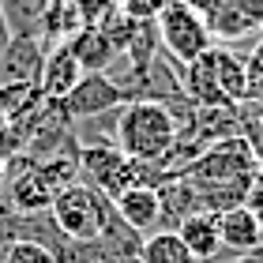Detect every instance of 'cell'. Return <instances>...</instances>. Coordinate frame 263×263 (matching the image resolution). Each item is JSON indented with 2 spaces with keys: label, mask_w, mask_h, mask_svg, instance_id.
Returning a JSON list of instances; mask_svg holds the SVG:
<instances>
[{
  "label": "cell",
  "mask_w": 263,
  "mask_h": 263,
  "mask_svg": "<svg viewBox=\"0 0 263 263\" xmlns=\"http://www.w3.org/2000/svg\"><path fill=\"white\" fill-rule=\"evenodd\" d=\"M252 214H256V222H259V233H263V207H259V211H252Z\"/></svg>",
  "instance_id": "4dcf8cb0"
},
{
  "label": "cell",
  "mask_w": 263,
  "mask_h": 263,
  "mask_svg": "<svg viewBox=\"0 0 263 263\" xmlns=\"http://www.w3.org/2000/svg\"><path fill=\"white\" fill-rule=\"evenodd\" d=\"M79 27H105L113 15H121V0H68Z\"/></svg>",
  "instance_id": "d6986e66"
},
{
  "label": "cell",
  "mask_w": 263,
  "mask_h": 263,
  "mask_svg": "<svg viewBox=\"0 0 263 263\" xmlns=\"http://www.w3.org/2000/svg\"><path fill=\"white\" fill-rule=\"evenodd\" d=\"M165 0H121V11L128 19H154Z\"/></svg>",
  "instance_id": "cb8c5ba5"
},
{
  "label": "cell",
  "mask_w": 263,
  "mask_h": 263,
  "mask_svg": "<svg viewBox=\"0 0 263 263\" xmlns=\"http://www.w3.org/2000/svg\"><path fill=\"white\" fill-rule=\"evenodd\" d=\"M128 102H132V94L109 76V71H87V76L71 87V94H68L61 105H64V113H68V121L79 124V121H90V117L124 109Z\"/></svg>",
  "instance_id": "52a82bcc"
},
{
  "label": "cell",
  "mask_w": 263,
  "mask_h": 263,
  "mask_svg": "<svg viewBox=\"0 0 263 263\" xmlns=\"http://www.w3.org/2000/svg\"><path fill=\"white\" fill-rule=\"evenodd\" d=\"M203 61H207L211 76H214V87L222 90L226 102L241 105L248 98V57L226 49V45H211V49L203 53Z\"/></svg>",
  "instance_id": "9c48e42d"
},
{
  "label": "cell",
  "mask_w": 263,
  "mask_h": 263,
  "mask_svg": "<svg viewBox=\"0 0 263 263\" xmlns=\"http://www.w3.org/2000/svg\"><path fill=\"white\" fill-rule=\"evenodd\" d=\"M4 199L15 214H42L53 207V199L64 188L79 184V162L76 158H45V162H27L19 158L8 162V181H4Z\"/></svg>",
  "instance_id": "7a4b0ae2"
},
{
  "label": "cell",
  "mask_w": 263,
  "mask_h": 263,
  "mask_svg": "<svg viewBox=\"0 0 263 263\" xmlns=\"http://www.w3.org/2000/svg\"><path fill=\"white\" fill-rule=\"evenodd\" d=\"M4 124H8V121H4V117H0V132H4Z\"/></svg>",
  "instance_id": "1f68e13d"
},
{
  "label": "cell",
  "mask_w": 263,
  "mask_h": 263,
  "mask_svg": "<svg viewBox=\"0 0 263 263\" xmlns=\"http://www.w3.org/2000/svg\"><path fill=\"white\" fill-rule=\"evenodd\" d=\"M4 181H8V158L0 154V184H4Z\"/></svg>",
  "instance_id": "f546056e"
},
{
  "label": "cell",
  "mask_w": 263,
  "mask_h": 263,
  "mask_svg": "<svg viewBox=\"0 0 263 263\" xmlns=\"http://www.w3.org/2000/svg\"><path fill=\"white\" fill-rule=\"evenodd\" d=\"M53 0H0L11 38H42V23Z\"/></svg>",
  "instance_id": "9a60e30c"
},
{
  "label": "cell",
  "mask_w": 263,
  "mask_h": 263,
  "mask_svg": "<svg viewBox=\"0 0 263 263\" xmlns=\"http://www.w3.org/2000/svg\"><path fill=\"white\" fill-rule=\"evenodd\" d=\"M252 30H263V0H226Z\"/></svg>",
  "instance_id": "603a6c76"
},
{
  "label": "cell",
  "mask_w": 263,
  "mask_h": 263,
  "mask_svg": "<svg viewBox=\"0 0 263 263\" xmlns=\"http://www.w3.org/2000/svg\"><path fill=\"white\" fill-rule=\"evenodd\" d=\"M105 207H109V199L79 181V184L64 188V192L53 199L49 214H53L57 230H61L68 241H98L102 222H105Z\"/></svg>",
  "instance_id": "8992f818"
},
{
  "label": "cell",
  "mask_w": 263,
  "mask_h": 263,
  "mask_svg": "<svg viewBox=\"0 0 263 263\" xmlns=\"http://www.w3.org/2000/svg\"><path fill=\"white\" fill-rule=\"evenodd\" d=\"M230 263H263V245L252 248V252H245V256H233Z\"/></svg>",
  "instance_id": "83f0119b"
},
{
  "label": "cell",
  "mask_w": 263,
  "mask_h": 263,
  "mask_svg": "<svg viewBox=\"0 0 263 263\" xmlns=\"http://www.w3.org/2000/svg\"><path fill=\"white\" fill-rule=\"evenodd\" d=\"M173 139H177V121L158 102H128L124 109H117L113 143L132 162L158 170L162 158L173 151Z\"/></svg>",
  "instance_id": "3957f363"
},
{
  "label": "cell",
  "mask_w": 263,
  "mask_h": 263,
  "mask_svg": "<svg viewBox=\"0 0 263 263\" xmlns=\"http://www.w3.org/2000/svg\"><path fill=\"white\" fill-rule=\"evenodd\" d=\"M248 211H259L263 207V162L256 165V181H252V192H248V203H245Z\"/></svg>",
  "instance_id": "484cf974"
},
{
  "label": "cell",
  "mask_w": 263,
  "mask_h": 263,
  "mask_svg": "<svg viewBox=\"0 0 263 263\" xmlns=\"http://www.w3.org/2000/svg\"><path fill=\"white\" fill-rule=\"evenodd\" d=\"M11 241H19V214L0 199V252H4Z\"/></svg>",
  "instance_id": "7402d4cb"
},
{
  "label": "cell",
  "mask_w": 263,
  "mask_h": 263,
  "mask_svg": "<svg viewBox=\"0 0 263 263\" xmlns=\"http://www.w3.org/2000/svg\"><path fill=\"white\" fill-rule=\"evenodd\" d=\"M68 263H121V256L98 237V241H71Z\"/></svg>",
  "instance_id": "ffe728a7"
},
{
  "label": "cell",
  "mask_w": 263,
  "mask_h": 263,
  "mask_svg": "<svg viewBox=\"0 0 263 263\" xmlns=\"http://www.w3.org/2000/svg\"><path fill=\"white\" fill-rule=\"evenodd\" d=\"M8 42H11V30H8V19H4V8H0V57H4V49H8Z\"/></svg>",
  "instance_id": "f1b7e54d"
},
{
  "label": "cell",
  "mask_w": 263,
  "mask_h": 263,
  "mask_svg": "<svg viewBox=\"0 0 263 263\" xmlns=\"http://www.w3.org/2000/svg\"><path fill=\"white\" fill-rule=\"evenodd\" d=\"M245 102H259L263 105V64L256 57H248V98Z\"/></svg>",
  "instance_id": "d4e9b609"
},
{
  "label": "cell",
  "mask_w": 263,
  "mask_h": 263,
  "mask_svg": "<svg viewBox=\"0 0 263 263\" xmlns=\"http://www.w3.org/2000/svg\"><path fill=\"white\" fill-rule=\"evenodd\" d=\"M79 162V181L90 184L94 192H102L105 199H121L132 188H158L162 184V173L154 165H143V162H132L128 154L117 151V143H94V147H79L76 154Z\"/></svg>",
  "instance_id": "277c9868"
},
{
  "label": "cell",
  "mask_w": 263,
  "mask_h": 263,
  "mask_svg": "<svg viewBox=\"0 0 263 263\" xmlns=\"http://www.w3.org/2000/svg\"><path fill=\"white\" fill-rule=\"evenodd\" d=\"M237 136L248 143V151L256 154V162H263V105L259 102H241L237 105Z\"/></svg>",
  "instance_id": "ac0fdd59"
},
{
  "label": "cell",
  "mask_w": 263,
  "mask_h": 263,
  "mask_svg": "<svg viewBox=\"0 0 263 263\" xmlns=\"http://www.w3.org/2000/svg\"><path fill=\"white\" fill-rule=\"evenodd\" d=\"M139 263H196V259H192V252L184 248V241L173 230H158V233L143 237Z\"/></svg>",
  "instance_id": "2e32d148"
},
{
  "label": "cell",
  "mask_w": 263,
  "mask_h": 263,
  "mask_svg": "<svg viewBox=\"0 0 263 263\" xmlns=\"http://www.w3.org/2000/svg\"><path fill=\"white\" fill-rule=\"evenodd\" d=\"M117 214L136 230L139 237H151L162 230V203H158V188L143 184V188H132V192H124L121 199H113Z\"/></svg>",
  "instance_id": "8fae6325"
},
{
  "label": "cell",
  "mask_w": 263,
  "mask_h": 263,
  "mask_svg": "<svg viewBox=\"0 0 263 263\" xmlns=\"http://www.w3.org/2000/svg\"><path fill=\"white\" fill-rule=\"evenodd\" d=\"M256 165L259 162L248 151V143L241 136H230V139L211 143L181 177L196 192L203 214H222V211H233V207L248 203V192H252V181H256Z\"/></svg>",
  "instance_id": "6da1fadb"
},
{
  "label": "cell",
  "mask_w": 263,
  "mask_h": 263,
  "mask_svg": "<svg viewBox=\"0 0 263 263\" xmlns=\"http://www.w3.org/2000/svg\"><path fill=\"white\" fill-rule=\"evenodd\" d=\"M68 45L76 53V61L83 64V71H105L121 57V45H117V38L105 27H79L68 38Z\"/></svg>",
  "instance_id": "7c38bea8"
},
{
  "label": "cell",
  "mask_w": 263,
  "mask_h": 263,
  "mask_svg": "<svg viewBox=\"0 0 263 263\" xmlns=\"http://www.w3.org/2000/svg\"><path fill=\"white\" fill-rule=\"evenodd\" d=\"M154 27H158L162 53L173 57L181 68L199 61V57L214 45L211 27H207V15L196 11V8H188V4H181V0H165L162 11L154 15Z\"/></svg>",
  "instance_id": "5b68a950"
},
{
  "label": "cell",
  "mask_w": 263,
  "mask_h": 263,
  "mask_svg": "<svg viewBox=\"0 0 263 263\" xmlns=\"http://www.w3.org/2000/svg\"><path fill=\"white\" fill-rule=\"evenodd\" d=\"M0 263H57V256L49 248L34 245V241H11L4 252H0Z\"/></svg>",
  "instance_id": "44dd1931"
},
{
  "label": "cell",
  "mask_w": 263,
  "mask_h": 263,
  "mask_svg": "<svg viewBox=\"0 0 263 263\" xmlns=\"http://www.w3.org/2000/svg\"><path fill=\"white\" fill-rule=\"evenodd\" d=\"M42 102L45 98H42L38 83H0V117H4V121L34 113Z\"/></svg>",
  "instance_id": "e0dca14e"
},
{
  "label": "cell",
  "mask_w": 263,
  "mask_h": 263,
  "mask_svg": "<svg viewBox=\"0 0 263 263\" xmlns=\"http://www.w3.org/2000/svg\"><path fill=\"white\" fill-rule=\"evenodd\" d=\"M83 76H87V71H83V64L76 61V53H71L68 42L49 45V49H45V61H42V76H38L42 98L45 102H64Z\"/></svg>",
  "instance_id": "ba28073f"
},
{
  "label": "cell",
  "mask_w": 263,
  "mask_h": 263,
  "mask_svg": "<svg viewBox=\"0 0 263 263\" xmlns=\"http://www.w3.org/2000/svg\"><path fill=\"white\" fill-rule=\"evenodd\" d=\"M45 61L42 38H11L0 57V83H38Z\"/></svg>",
  "instance_id": "30bf717a"
},
{
  "label": "cell",
  "mask_w": 263,
  "mask_h": 263,
  "mask_svg": "<svg viewBox=\"0 0 263 263\" xmlns=\"http://www.w3.org/2000/svg\"><path fill=\"white\" fill-rule=\"evenodd\" d=\"M177 237L184 241V248L192 252L196 263H214L222 256V237H218V222H214V214H188V218L173 230Z\"/></svg>",
  "instance_id": "5bb4252c"
},
{
  "label": "cell",
  "mask_w": 263,
  "mask_h": 263,
  "mask_svg": "<svg viewBox=\"0 0 263 263\" xmlns=\"http://www.w3.org/2000/svg\"><path fill=\"white\" fill-rule=\"evenodd\" d=\"M181 4H188V8H196V11H203V15H207V11H214L222 4V0H181Z\"/></svg>",
  "instance_id": "4316f807"
},
{
  "label": "cell",
  "mask_w": 263,
  "mask_h": 263,
  "mask_svg": "<svg viewBox=\"0 0 263 263\" xmlns=\"http://www.w3.org/2000/svg\"><path fill=\"white\" fill-rule=\"evenodd\" d=\"M214 222H218L222 248H230L233 256H245V252H252V248H259V245H263L259 222H256V214L248 211V207L222 211V214H214Z\"/></svg>",
  "instance_id": "4fadbf2b"
}]
</instances>
